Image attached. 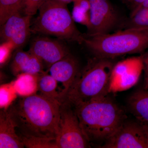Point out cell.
<instances>
[{
	"label": "cell",
	"mask_w": 148,
	"mask_h": 148,
	"mask_svg": "<svg viewBox=\"0 0 148 148\" xmlns=\"http://www.w3.org/2000/svg\"><path fill=\"white\" fill-rule=\"evenodd\" d=\"M72 16L75 22L88 28L90 22V5L89 0H75Z\"/></svg>",
	"instance_id": "e0dca14e"
},
{
	"label": "cell",
	"mask_w": 148,
	"mask_h": 148,
	"mask_svg": "<svg viewBox=\"0 0 148 148\" xmlns=\"http://www.w3.org/2000/svg\"><path fill=\"white\" fill-rule=\"evenodd\" d=\"M131 11L130 15L134 14L140 8L145 0H121Z\"/></svg>",
	"instance_id": "cb8c5ba5"
},
{
	"label": "cell",
	"mask_w": 148,
	"mask_h": 148,
	"mask_svg": "<svg viewBox=\"0 0 148 148\" xmlns=\"http://www.w3.org/2000/svg\"><path fill=\"white\" fill-rule=\"evenodd\" d=\"M60 1H62L68 4L69 3L71 2H73L75 0H60Z\"/></svg>",
	"instance_id": "83f0119b"
},
{
	"label": "cell",
	"mask_w": 148,
	"mask_h": 148,
	"mask_svg": "<svg viewBox=\"0 0 148 148\" xmlns=\"http://www.w3.org/2000/svg\"><path fill=\"white\" fill-rule=\"evenodd\" d=\"M24 147L31 148H57L56 139L20 136Z\"/></svg>",
	"instance_id": "44dd1931"
},
{
	"label": "cell",
	"mask_w": 148,
	"mask_h": 148,
	"mask_svg": "<svg viewBox=\"0 0 148 148\" xmlns=\"http://www.w3.org/2000/svg\"><path fill=\"white\" fill-rule=\"evenodd\" d=\"M73 107L89 143L106 142L126 119L123 111L108 96Z\"/></svg>",
	"instance_id": "7a4b0ae2"
},
{
	"label": "cell",
	"mask_w": 148,
	"mask_h": 148,
	"mask_svg": "<svg viewBox=\"0 0 148 148\" xmlns=\"http://www.w3.org/2000/svg\"><path fill=\"white\" fill-rule=\"evenodd\" d=\"M32 53L30 51H19L16 52L12 62L11 69L12 73L15 76L26 71Z\"/></svg>",
	"instance_id": "ffe728a7"
},
{
	"label": "cell",
	"mask_w": 148,
	"mask_h": 148,
	"mask_svg": "<svg viewBox=\"0 0 148 148\" xmlns=\"http://www.w3.org/2000/svg\"><path fill=\"white\" fill-rule=\"evenodd\" d=\"M24 8V0H0L1 26L12 15L23 11Z\"/></svg>",
	"instance_id": "ac0fdd59"
},
{
	"label": "cell",
	"mask_w": 148,
	"mask_h": 148,
	"mask_svg": "<svg viewBox=\"0 0 148 148\" xmlns=\"http://www.w3.org/2000/svg\"><path fill=\"white\" fill-rule=\"evenodd\" d=\"M127 29H148V8L140 9L123 20L119 30Z\"/></svg>",
	"instance_id": "2e32d148"
},
{
	"label": "cell",
	"mask_w": 148,
	"mask_h": 148,
	"mask_svg": "<svg viewBox=\"0 0 148 148\" xmlns=\"http://www.w3.org/2000/svg\"><path fill=\"white\" fill-rule=\"evenodd\" d=\"M147 141L148 148V124H141Z\"/></svg>",
	"instance_id": "484cf974"
},
{
	"label": "cell",
	"mask_w": 148,
	"mask_h": 148,
	"mask_svg": "<svg viewBox=\"0 0 148 148\" xmlns=\"http://www.w3.org/2000/svg\"><path fill=\"white\" fill-rule=\"evenodd\" d=\"M48 70L50 75L62 84L63 88L60 96L61 103H63L80 71L78 62L70 53L52 64Z\"/></svg>",
	"instance_id": "30bf717a"
},
{
	"label": "cell",
	"mask_w": 148,
	"mask_h": 148,
	"mask_svg": "<svg viewBox=\"0 0 148 148\" xmlns=\"http://www.w3.org/2000/svg\"><path fill=\"white\" fill-rule=\"evenodd\" d=\"M83 44L94 56L114 59L127 54L141 53L148 48V29H127L113 33L84 34Z\"/></svg>",
	"instance_id": "277c9868"
},
{
	"label": "cell",
	"mask_w": 148,
	"mask_h": 148,
	"mask_svg": "<svg viewBox=\"0 0 148 148\" xmlns=\"http://www.w3.org/2000/svg\"><path fill=\"white\" fill-rule=\"evenodd\" d=\"M61 103L40 93L23 97L9 108L21 136L56 139Z\"/></svg>",
	"instance_id": "6da1fadb"
},
{
	"label": "cell",
	"mask_w": 148,
	"mask_h": 148,
	"mask_svg": "<svg viewBox=\"0 0 148 148\" xmlns=\"http://www.w3.org/2000/svg\"><path fill=\"white\" fill-rule=\"evenodd\" d=\"M32 16L21 12L12 15L1 26V36L5 41L13 43L16 49L24 45L32 33Z\"/></svg>",
	"instance_id": "9c48e42d"
},
{
	"label": "cell",
	"mask_w": 148,
	"mask_h": 148,
	"mask_svg": "<svg viewBox=\"0 0 148 148\" xmlns=\"http://www.w3.org/2000/svg\"><path fill=\"white\" fill-rule=\"evenodd\" d=\"M40 75L22 73L16 76L13 82L18 95L23 98L36 94Z\"/></svg>",
	"instance_id": "5bb4252c"
},
{
	"label": "cell",
	"mask_w": 148,
	"mask_h": 148,
	"mask_svg": "<svg viewBox=\"0 0 148 148\" xmlns=\"http://www.w3.org/2000/svg\"><path fill=\"white\" fill-rule=\"evenodd\" d=\"M143 64V70L145 73L144 88L148 90V51L141 56Z\"/></svg>",
	"instance_id": "d4e9b609"
},
{
	"label": "cell",
	"mask_w": 148,
	"mask_h": 148,
	"mask_svg": "<svg viewBox=\"0 0 148 148\" xmlns=\"http://www.w3.org/2000/svg\"><path fill=\"white\" fill-rule=\"evenodd\" d=\"M16 49L14 44L10 41H4L0 46V66L4 65L10 58L12 51Z\"/></svg>",
	"instance_id": "7402d4cb"
},
{
	"label": "cell",
	"mask_w": 148,
	"mask_h": 148,
	"mask_svg": "<svg viewBox=\"0 0 148 148\" xmlns=\"http://www.w3.org/2000/svg\"><path fill=\"white\" fill-rule=\"evenodd\" d=\"M45 0H24V14L32 16L38 10L40 6Z\"/></svg>",
	"instance_id": "603a6c76"
},
{
	"label": "cell",
	"mask_w": 148,
	"mask_h": 148,
	"mask_svg": "<svg viewBox=\"0 0 148 148\" xmlns=\"http://www.w3.org/2000/svg\"><path fill=\"white\" fill-rule=\"evenodd\" d=\"M67 4L60 0H45L31 26L32 32L83 44L84 34L77 28Z\"/></svg>",
	"instance_id": "5b68a950"
},
{
	"label": "cell",
	"mask_w": 148,
	"mask_h": 148,
	"mask_svg": "<svg viewBox=\"0 0 148 148\" xmlns=\"http://www.w3.org/2000/svg\"><path fill=\"white\" fill-rule=\"evenodd\" d=\"M115 64L112 59L95 56L91 58L80 71L63 102L73 107L108 96Z\"/></svg>",
	"instance_id": "3957f363"
},
{
	"label": "cell",
	"mask_w": 148,
	"mask_h": 148,
	"mask_svg": "<svg viewBox=\"0 0 148 148\" xmlns=\"http://www.w3.org/2000/svg\"><path fill=\"white\" fill-rule=\"evenodd\" d=\"M29 51L40 59L49 68L70 53L69 49L62 43L45 37L33 40Z\"/></svg>",
	"instance_id": "8fae6325"
},
{
	"label": "cell",
	"mask_w": 148,
	"mask_h": 148,
	"mask_svg": "<svg viewBox=\"0 0 148 148\" xmlns=\"http://www.w3.org/2000/svg\"><path fill=\"white\" fill-rule=\"evenodd\" d=\"M72 107L66 102L61 103L59 132L56 139L57 148L88 147L90 143L84 134Z\"/></svg>",
	"instance_id": "8992f818"
},
{
	"label": "cell",
	"mask_w": 148,
	"mask_h": 148,
	"mask_svg": "<svg viewBox=\"0 0 148 148\" xmlns=\"http://www.w3.org/2000/svg\"><path fill=\"white\" fill-rule=\"evenodd\" d=\"M148 8V0H145V1L143 3V4L142 5V6L140 7V8L138 10H139L140 8Z\"/></svg>",
	"instance_id": "4316f807"
},
{
	"label": "cell",
	"mask_w": 148,
	"mask_h": 148,
	"mask_svg": "<svg viewBox=\"0 0 148 148\" xmlns=\"http://www.w3.org/2000/svg\"><path fill=\"white\" fill-rule=\"evenodd\" d=\"M101 148H148V146L141 125L126 119Z\"/></svg>",
	"instance_id": "ba28073f"
},
{
	"label": "cell",
	"mask_w": 148,
	"mask_h": 148,
	"mask_svg": "<svg viewBox=\"0 0 148 148\" xmlns=\"http://www.w3.org/2000/svg\"><path fill=\"white\" fill-rule=\"evenodd\" d=\"M90 22L88 35L106 34L119 29L123 20L109 0H89Z\"/></svg>",
	"instance_id": "52a82bcc"
},
{
	"label": "cell",
	"mask_w": 148,
	"mask_h": 148,
	"mask_svg": "<svg viewBox=\"0 0 148 148\" xmlns=\"http://www.w3.org/2000/svg\"><path fill=\"white\" fill-rule=\"evenodd\" d=\"M17 94L14 82L1 85L0 86V108L8 110L16 101Z\"/></svg>",
	"instance_id": "d6986e66"
},
{
	"label": "cell",
	"mask_w": 148,
	"mask_h": 148,
	"mask_svg": "<svg viewBox=\"0 0 148 148\" xmlns=\"http://www.w3.org/2000/svg\"><path fill=\"white\" fill-rule=\"evenodd\" d=\"M127 106L136 121L141 124H148V90L140 89L129 97Z\"/></svg>",
	"instance_id": "4fadbf2b"
},
{
	"label": "cell",
	"mask_w": 148,
	"mask_h": 148,
	"mask_svg": "<svg viewBox=\"0 0 148 148\" xmlns=\"http://www.w3.org/2000/svg\"><path fill=\"white\" fill-rule=\"evenodd\" d=\"M58 82L51 75L47 72L40 75L38 81V91L50 98L60 101L59 92L57 91Z\"/></svg>",
	"instance_id": "9a60e30c"
},
{
	"label": "cell",
	"mask_w": 148,
	"mask_h": 148,
	"mask_svg": "<svg viewBox=\"0 0 148 148\" xmlns=\"http://www.w3.org/2000/svg\"><path fill=\"white\" fill-rule=\"evenodd\" d=\"M17 125L10 112L2 110L0 112V148H22L24 145L16 132Z\"/></svg>",
	"instance_id": "7c38bea8"
}]
</instances>
